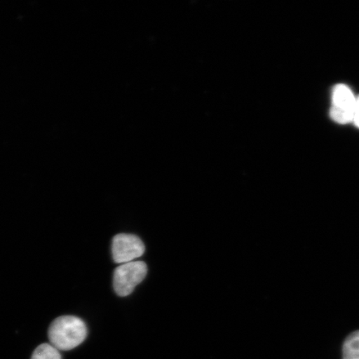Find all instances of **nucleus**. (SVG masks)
<instances>
[{"label":"nucleus","instance_id":"obj_7","mask_svg":"<svg viewBox=\"0 0 359 359\" xmlns=\"http://www.w3.org/2000/svg\"><path fill=\"white\" fill-rule=\"evenodd\" d=\"M352 123H353L354 125H355L356 127L359 128V96L356 100L355 109H354Z\"/></svg>","mask_w":359,"mask_h":359},{"label":"nucleus","instance_id":"obj_5","mask_svg":"<svg viewBox=\"0 0 359 359\" xmlns=\"http://www.w3.org/2000/svg\"><path fill=\"white\" fill-rule=\"evenodd\" d=\"M343 359H359V330L353 332L345 339Z\"/></svg>","mask_w":359,"mask_h":359},{"label":"nucleus","instance_id":"obj_4","mask_svg":"<svg viewBox=\"0 0 359 359\" xmlns=\"http://www.w3.org/2000/svg\"><path fill=\"white\" fill-rule=\"evenodd\" d=\"M145 252V245L140 238L131 234L116 235L111 244L114 262L126 264L140 258Z\"/></svg>","mask_w":359,"mask_h":359},{"label":"nucleus","instance_id":"obj_1","mask_svg":"<svg viewBox=\"0 0 359 359\" xmlns=\"http://www.w3.org/2000/svg\"><path fill=\"white\" fill-rule=\"evenodd\" d=\"M87 326L81 318L65 316L56 318L48 329V339L58 351H69L79 346L86 339Z\"/></svg>","mask_w":359,"mask_h":359},{"label":"nucleus","instance_id":"obj_2","mask_svg":"<svg viewBox=\"0 0 359 359\" xmlns=\"http://www.w3.org/2000/svg\"><path fill=\"white\" fill-rule=\"evenodd\" d=\"M147 266L143 262H133L121 264L114 273V287L116 294L126 297L131 294L145 279Z\"/></svg>","mask_w":359,"mask_h":359},{"label":"nucleus","instance_id":"obj_3","mask_svg":"<svg viewBox=\"0 0 359 359\" xmlns=\"http://www.w3.org/2000/svg\"><path fill=\"white\" fill-rule=\"evenodd\" d=\"M357 97L347 85L338 84L332 92L331 118L339 124L353 122Z\"/></svg>","mask_w":359,"mask_h":359},{"label":"nucleus","instance_id":"obj_6","mask_svg":"<svg viewBox=\"0 0 359 359\" xmlns=\"http://www.w3.org/2000/svg\"><path fill=\"white\" fill-rule=\"evenodd\" d=\"M31 359H62L61 354L51 344H43L34 350Z\"/></svg>","mask_w":359,"mask_h":359}]
</instances>
